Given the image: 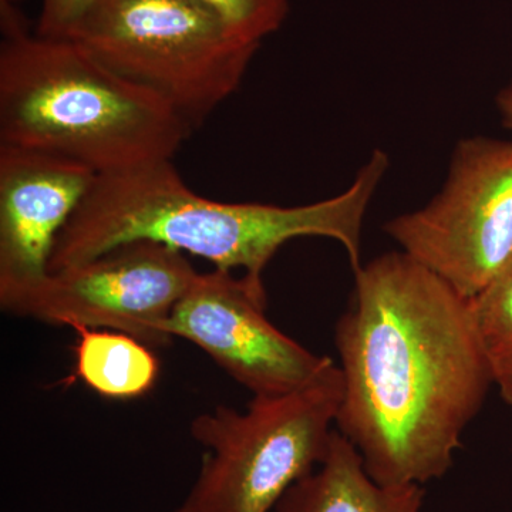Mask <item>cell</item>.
Returning a JSON list of instances; mask_svg holds the SVG:
<instances>
[{
  "mask_svg": "<svg viewBox=\"0 0 512 512\" xmlns=\"http://www.w3.org/2000/svg\"><path fill=\"white\" fill-rule=\"evenodd\" d=\"M175 512H200V510H198L197 504H195L194 500L188 495L187 500H185L184 503L181 504V507Z\"/></svg>",
  "mask_w": 512,
  "mask_h": 512,
  "instance_id": "16",
  "label": "cell"
},
{
  "mask_svg": "<svg viewBox=\"0 0 512 512\" xmlns=\"http://www.w3.org/2000/svg\"><path fill=\"white\" fill-rule=\"evenodd\" d=\"M387 170V154L373 151L348 190L296 207L208 200L184 183L173 161L97 175L57 238L49 274L120 245L153 241L205 259L214 269L262 278L279 249L303 237L338 241L356 272L363 265L367 210Z\"/></svg>",
  "mask_w": 512,
  "mask_h": 512,
  "instance_id": "2",
  "label": "cell"
},
{
  "mask_svg": "<svg viewBox=\"0 0 512 512\" xmlns=\"http://www.w3.org/2000/svg\"><path fill=\"white\" fill-rule=\"evenodd\" d=\"M18 5L22 0H10ZM94 0H40L35 32L46 37H67Z\"/></svg>",
  "mask_w": 512,
  "mask_h": 512,
  "instance_id": "14",
  "label": "cell"
},
{
  "mask_svg": "<svg viewBox=\"0 0 512 512\" xmlns=\"http://www.w3.org/2000/svg\"><path fill=\"white\" fill-rule=\"evenodd\" d=\"M343 375L335 362L293 392L254 396L245 412L215 407L191 421L208 453L190 497L200 512H269L329 450Z\"/></svg>",
  "mask_w": 512,
  "mask_h": 512,
  "instance_id": "5",
  "label": "cell"
},
{
  "mask_svg": "<svg viewBox=\"0 0 512 512\" xmlns=\"http://www.w3.org/2000/svg\"><path fill=\"white\" fill-rule=\"evenodd\" d=\"M67 37L192 130L237 92L261 46L195 0H94Z\"/></svg>",
  "mask_w": 512,
  "mask_h": 512,
  "instance_id": "4",
  "label": "cell"
},
{
  "mask_svg": "<svg viewBox=\"0 0 512 512\" xmlns=\"http://www.w3.org/2000/svg\"><path fill=\"white\" fill-rule=\"evenodd\" d=\"M228 23L238 35L262 43L289 15L288 0H195Z\"/></svg>",
  "mask_w": 512,
  "mask_h": 512,
  "instance_id": "13",
  "label": "cell"
},
{
  "mask_svg": "<svg viewBox=\"0 0 512 512\" xmlns=\"http://www.w3.org/2000/svg\"><path fill=\"white\" fill-rule=\"evenodd\" d=\"M336 426L382 485H424L454 466L494 386L470 299L403 251L355 272L336 323Z\"/></svg>",
  "mask_w": 512,
  "mask_h": 512,
  "instance_id": "1",
  "label": "cell"
},
{
  "mask_svg": "<svg viewBox=\"0 0 512 512\" xmlns=\"http://www.w3.org/2000/svg\"><path fill=\"white\" fill-rule=\"evenodd\" d=\"M74 376L101 397L131 400L156 386L160 362L150 346L117 330L73 326Z\"/></svg>",
  "mask_w": 512,
  "mask_h": 512,
  "instance_id": "11",
  "label": "cell"
},
{
  "mask_svg": "<svg viewBox=\"0 0 512 512\" xmlns=\"http://www.w3.org/2000/svg\"><path fill=\"white\" fill-rule=\"evenodd\" d=\"M0 146L67 158L97 175L173 161L192 128L69 37L29 30L0 0Z\"/></svg>",
  "mask_w": 512,
  "mask_h": 512,
  "instance_id": "3",
  "label": "cell"
},
{
  "mask_svg": "<svg viewBox=\"0 0 512 512\" xmlns=\"http://www.w3.org/2000/svg\"><path fill=\"white\" fill-rule=\"evenodd\" d=\"M495 106L503 126L512 131V77L495 97Z\"/></svg>",
  "mask_w": 512,
  "mask_h": 512,
  "instance_id": "15",
  "label": "cell"
},
{
  "mask_svg": "<svg viewBox=\"0 0 512 512\" xmlns=\"http://www.w3.org/2000/svg\"><path fill=\"white\" fill-rule=\"evenodd\" d=\"M265 311L262 278L214 269L198 272L165 329L204 350L254 396L293 392L332 365L275 328Z\"/></svg>",
  "mask_w": 512,
  "mask_h": 512,
  "instance_id": "8",
  "label": "cell"
},
{
  "mask_svg": "<svg viewBox=\"0 0 512 512\" xmlns=\"http://www.w3.org/2000/svg\"><path fill=\"white\" fill-rule=\"evenodd\" d=\"M423 485L389 487L367 474L359 451L338 430L315 470L289 488L276 512H421Z\"/></svg>",
  "mask_w": 512,
  "mask_h": 512,
  "instance_id": "10",
  "label": "cell"
},
{
  "mask_svg": "<svg viewBox=\"0 0 512 512\" xmlns=\"http://www.w3.org/2000/svg\"><path fill=\"white\" fill-rule=\"evenodd\" d=\"M197 274L183 252L136 241L50 272L0 306L18 318L117 330L150 348L165 346L173 339L165 329L168 319Z\"/></svg>",
  "mask_w": 512,
  "mask_h": 512,
  "instance_id": "7",
  "label": "cell"
},
{
  "mask_svg": "<svg viewBox=\"0 0 512 512\" xmlns=\"http://www.w3.org/2000/svg\"><path fill=\"white\" fill-rule=\"evenodd\" d=\"M384 232L466 299L512 261V138H464L429 204L394 217Z\"/></svg>",
  "mask_w": 512,
  "mask_h": 512,
  "instance_id": "6",
  "label": "cell"
},
{
  "mask_svg": "<svg viewBox=\"0 0 512 512\" xmlns=\"http://www.w3.org/2000/svg\"><path fill=\"white\" fill-rule=\"evenodd\" d=\"M96 178L76 161L0 146V303L49 275L57 238Z\"/></svg>",
  "mask_w": 512,
  "mask_h": 512,
  "instance_id": "9",
  "label": "cell"
},
{
  "mask_svg": "<svg viewBox=\"0 0 512 512\" xmlns=\"http://www.w3.org/2000/svg\"><path fill=\"white\" fill-rule=\"evenodd\" d=\"M470 305L494 384L512 407V261Z\"/></svg>",
  "mask_w": 512,
  "mask_h": 512,
  "instance_id": "12",
  "label": "cell"
}]
</instances>
